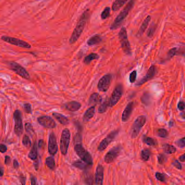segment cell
<instances>
[{"label":"cell","instance_id":"cell-1","mask_svg":"<svg viewBox=\"0 0 185 185\" xmlns=\"http://www.w3.org/2000/svg\"><path fill=\"white\" fill-rule=\"evenodd\" d=\"M90 17V11L87 9L84 11L83 14L81 16L79 21L76 26V28L72 33L71 37L70 39L69 43L70 44H73L76 42L78 41V39L80 38L81 34H82L85 28V25L87 24V20Z\"/></svg>","mask_w":185,"mask_h":185},{"label":"cell","instance_id":"cell-2","mask_svg":"<svg viewBox=\"0 0 185 185\" xmlns=\"http://www.w3.org/2000/svg\"><path fill=\"white\" fill-rule=\"evenodd\" d=\"M135 0H130L128 4L126 5L125 8L120 12V13L118 15H117L113 24L110 26L111 30H115L121 26L123 21L128 15L129 13L134 7L135 4Z\"/></svg>","mask_w":185,"mask_h":185},{"label":"cell","instance_id":"cell-3","mask_svg":"<svg viewBox=\"0 0 185 185\" xmlns=\"http://www.w3.org/2000/svg\"><path fill=\"white\" fill-rule=\"evenodd\" d=\"M118 38L121 43V48L123 52L127 55H131L132 49L130 42H129L127 30L125 27H122L118 33Z\"/></svg>","mask_w":185,"mask_h":185},{"label":"cell","instance_id":"cell-4","mask_svg":"<svg viewBox=\"0 0 185 185\" xmlns=\"http://www.w3.org/2000/svg\"><path fill=\"white\" fill-rule=\"evenodd\" d=\"M75 151L76 154L84 162L87 163L88 165L93 164V160L90 154L84 149L81 143H77L75 146Z\"/></svg>","mask_w":185,"mask_h":185},{"label":"cell","instance_id":"cell-5","mask_svg":"<svg viewBox=\"0 0 185 185\" xmlns=\"http://www.w3.org/2000/svg\"><path fill=\"white\" fill-rule=\"evenodd\" d=\"M71 133L68 128L65 129L61 133L60 139V149L61 154L63 155H66L68 151L69 144L70 142Z\"/></svg>","mask_w":185,"mask_h":185},{"label":"cell","instance_id":"cell-6","mask_svg":"<svg viewBox=\"0 0 185 185\" xmlns=\"http://www.w3.org/2000/svg\"><path fill=\"white\" fill-rule=\"evenodd\" d=\"M14 121V132L18 137L21 136L23 132L22 113L19 110H16L13 113Z\"/></svg>","mask_w":185,"mask_h":185},{"label":"cell","instance_id":"cell-7","mask_svg":"<svg viewBox=\"0 0 185 185\" xmlns=\"http://www.w3.org/2000/svg\"><path fill=\"white\" fill-rule=\"evenodd\" d=\"M146 122V117L145 116H140L136 118L131 129V136L132 139H135L139 135L141 129L143 128Z\"/></svg>","mask_w":185,"mask_h":185},{"label":"cell","instance_id":"cell-8","mask_svg":"<svg viewBox=\"0 0 185 185\" xmlns=\"http://www.w3.org/2000/svg\"><path fill=\"white\" fill-rule=\"evenodd\" d=\"M8 65L11 70L23 78L25 79H30V75L29 73L27 72L25 68L18 63L15 61H11L8 63Z\"/></svg>","mask_w":185,"mask_h":185},{"label":"cell","instance_id":"cell-9","mask_svg":"<svg viewBox=\"0 0 185 185\" xmlns=\"http://www.w3.org/2000/svg\"><path fill=\"white\" fill-rule=\"evenodd\" d=\"M1 39L4 42H6L7 43L13 45L18 46L20 47L25 48V49H28L31 48V46L29 43L25 42V41L21 40L19 39H17V38L4 35V36L1 37Z\"/></svg>","mask_w":185,"mask_h":185},{"label":"cell","instance_id":"cell-10","mask_svg":"<svg viewBox=\"0 0 185 185\" xmlns=\"http://www.w3.org/2000/svg\"><path fill=\"white\" fill-rule=\"evenodd\" d=\"M123 92V88L121 84L118 85L115 88L113 92L111 95V97L109 101V106L113 107L115 106L118 101L120 100Z\"/></svg>","mask_w":185,"mask_h":185},{"label":"cell","instance_id":"cell-11","mask_svg":"<svg viewBox=\"0 0 185 185\" xmlns=\"http://www.w3.org/2000/svg\"><path fill=\"white\" fill-rule=\"evenodd\" d=\"M122 151V147L121 146H117L111 148L109 151H108L105 157L104 161L106 163H110L113 162L115 159H117V157L120 155Z\"/></svg>","mask_w":185,"mask_h":185},{"label":"cell","instance_id":"cell-12","mask_svg":"<svg viewBox=\"0 0 185 185\" xmlns=\"http://www.w3.org/2000/svg\"><path fill=\"white\" fill-rule=\"evenodd\" d=\"M37 121L39 125L45 128L54 129L57 127L56 122L52 117L49 116L38 117Z\"/></svg>","mask_w":185,"mask_h":185},{"label":"cell","instance_id":"cell-13","mask_svg":"<svg viewBox=\"0 0 185 185\" xmlns=\"http://www.w3.org/2000/svg\"><path fill=\"white\" fill-rule=\"evenodd\" d=\"M48 151L49 154L52 156L56 155L58 151L57 138L54 132H51L49 134Z\"/></svg>","mask_w":185,"mask_h":185},{"label":"cell","instance_id":"cell-14","mask_svg":"<svg viewBox=\"0 0 185 185\" xmlns=\"http://www.w3.org/2000/svg\"><path fill=\"white\" fill-rule=\"evenodd\" d=\"M118 134V130H115L110 132L104 139L102 140V142L99 144L98 147V151H104L110 144L111 143V142H112V141L115 139Z\"/></svg>","mask_w":185,"mask_h":185},{"label":"cell","instance_id":"cell-15","mask_svg":"<svg viewBox=\"0 0 185 185\" xmlns=\"http://www.w3.org/2000/svg\"><path fill=\"white\" fill-rule=\"evenodd\" d=\"M112 79V76L110 74H107L99 80L98 83V90L101 92H106L109 88Z\"/></svg>","mask_w":185,"mask_h":185},{"label":"cell","instance_id":"cell-16","mask_svg":"<svg viewBox=\"0 0 185 185\" xmlns=\"http://www.w3.org/2000/svg\"><path fill=\"white\" fill-rule=\"evenodd\" d=\"M156 73H157L156 67L155 65H152L148 70L146 75L144 76L143 78H142L136 84V85L141 86L145 83L148 82L149 80L153 79L155 77Z\"/></svg>","mask_w":185,"mask_h":185},{"label":"cell","instance_id":"cell-17","mask_svg":"<svg viewBox=\"0 0 185 185\" xmlns=\"http://www.w3.org/2000/svg\"><path fill=\"white\" fill-rule=\"evenodd\" d=\"M104 179V168L101 165H98L95 175V184L97 185L103 184Z\"/></svg>","mask_w":185,"mask_h":185},{"label":"cell","instance_id":"cell-18","mask_svg":"<svg viewBox=\"0 0 185 185\" xmlns=\"http://www.w3.org/2000/svg\"><path fill=\"white\" fill-rule=\"evenodd\" d=\"M134 107V102H131L129 103L128 105L125 107V110L122 114V120L123 122H125L128 121L129 118H130L132 113Z\"/></svg>","mask_w":185,"mask_h":185},{"label":"cell","instance_id":"cell-19","mask_svg":"<svg viewBox=\"0 0 185 185\" xmlns=\"http://www.w3.org/2000/svg\"><path fill=\"white\" fill-rule=\"evenodd\" d=\"M102 101V96L98 93H94L91 94L89 99V105L95 106L98 105Z\"/></svg>","mask_w":185,"mask_h":185},{"label":"cell","instance_id":"cell-20","mask_svg":"<svg viewBox=\"0 0 185 185\" xmlns=\"http://www.w3.org/2000/svg\"><path fill=\"white\" fill-rule=\"evenodd\" d=\"M65 108L70 111L75 112L80 109L81 104L76 101L68 102L65 104Z\"/></svg>","mask_w":185,"mask_h":185},{"label":"cell","instance_id":"cell-21","mask_svg":"<svg viewBox=\"0 0 185 185\" xmlns=\"http://www.w3.org/2000/svg\"><path fill=\"white\" fill-rule=\"evenodd\" d=\"M95 113V106H92L90 108H89L86 111V112L84 115L83 121L84 122H87L90 121L92 117L94 116Z\"/></svg>","mask_w":185,"mask_h":185},{"label":"cell","instance_id":"cell-22","mask_svg":"<svg viewBox=\"0 0 185 185\" xmlns=\"http://www.w3.org/2000/svg\"><path fill=\"white\" fill-rule=\"evenodd\" d=\"M53 117H54L57 121L60 124L63 125H67L69 123V120L67 117L61 113H52Z\"/></svg>","mask_w":185,"mask_h":185},{"label":"cell","instance_id":"cell-23","mask_svg":"<svg viewBox=\"0 0 185 185\" xmlns=\"http://www.w3.org/2000/svg\"><path fill=\"white\" fill-rule=\"evenodd\" d=\"M151 16H148L147 17L144 19L143 23H142L141 27H140L139 31L137 33L138 36H142L144 33L145 32V30L147 29L148 26L149 25V23L151 21Z\"/></svg>","mask_w":185,"mask_h":185},{"label":"cell","instance_id":"cell-24","mask_svg":"<svg viewBox=\"0 0 185 185\" xmlns=\"http://www.w3.org/2000/svg\"><path fill=\"white\" fill-rule=\"evenodd\" d=\"M102 41V38L99 35L96 34L92 36L90 38L87 42V45L92 46L98 45Z\"/></svg>","mask_w":185,"mask_h":185},{"label":"cell","instance_id":"cell-25","mask_svg":"<svg viewBox=\"0 0 185 185\" xmlns=\"http://www.w3.org/2000/svg\"><path fill=\"white\" fill-rule=\"evenodd\" d=\"M28 156L30 159L33 161L37 160V159L38 158V147H37V144L36 141L33 144V146L31 148V150L30 151Z\"/></svg>","mask_w":185,"mask_h":185},{"label":"cell","instance_id":"cell-26","mask_svg":"<svg viewBox=\"0 0 185 185\" xmlns=\"http://www.w3.org/2000/svg\"><path fill=\"white\" fill-rule=\"evenodd\" d=\"M128 0H115L114 1L113 6L112 9L113 11H118L122 7H123Z\"/></svg>","mask_w":185,"mask_h":185},{"label":"cell","instance_id":"cell-27","mask_svg":"<svg viewBox=\"0 0 185 185\" xmlns=\"http://www.w3.org/2000/svg\"><path fill=\"white\" fill-rule=\"evenodd\" d=\"M151 95L147 92H144L141 98V102L145 106H149L151 104Z\"/></svg>","mask_w":185,"mask_h":185},{"label":"cell","instance_id":"cell-28","mask_svg":"<svg viewBox=\"0 0 185 185\" xmlns=\"http://www.w3.org/2000/svg\"><path fill=\"white\" fill-rule=\"evenodd\" d=\"M163 149L164 151L168 154H174L177 151V149L173 146L169 144H165L163 146Z\"/></svg>","mask_w":185,"mask_h":185},{"label":"cell","instance_id":"cell-29","mask_svg":"<svg viewBox=\"0 0 185 185\" xmlns=\"http://www.w3.org/2000/svg\"><path fill=\"white\" fill-rule=\"evenodd\" d=\"M99 58V56L96 53H92L88 55L87 56L84 58V63L85 64L89 65L91 63V61L94 60L98 59Z\"/></svg>","mask_w":185,"mask_h":185},{"label":"cell","instance_id":"cell-30","mask_svg":"<svg viewBox=\"0 0 185 185\" xmlns=\"http://www.w3.org/2000/svg\"><path fill=\"white\" fill-rule=\"evenodd\" d=\"M46 166L51 170H54L56 168V163L53 156H49L46 158L45 161Z\"/></svg>","mask_w":185,"mask_h":185},{"label":"cell","instance_id":"cell-31","mask_svg":"<svg viewBox=\"0 0 185 185\" xmlns=\"http://www.w3.org/2000/svg\"><path fill=\"white\" fill-rule=\"evenodd\" d=\"M72 165L73 166L76 167V168H79L80 170H85V169L87 168L88 165H87V163L85 162H83V161H82L80 160H77V161H75V162H73V163L72 164Z\"/></svg>","mask_w":185,"mask_h":185},{"label":"cell","instance_id":"cell-32","mask_svg":"<svg viewBox=\"0 0 185 185\" xmlns=\"http://www.w3.org/2000/svg\"><path fill=\"white\" fill-rule=\"evenodd\" d=\"M141 158L144 161H147L149 160L151 156V151L149 149H144L141 153Z\"/></svg>","mask_w":185,"mask_h":185},{"label":"cell","instance_id":"cell-33","mask_svg":"<svg viewBox=\"0 0 185 185\" xmlns=\"http://www.w3.org/2000/svg\"><path fill=\"white\" fill-rule=\"evenodd\" d=\"M143 141L144 143L147 144V145L151 146H155L157 144V142L156 141L151 138L150 137H147V136H144L143 138Z\"/></svg>","mask_w":185,"mask_h":185},{"label":"cell","instance_id":"cell-34","mask_svg":"<svg viewBox=\"0 0 185 185\" xmlns=\"http://www.w3.org/2000/svg\"><path fill=\"white\" fill-rule=\"evenodd\" d=\"M108 106H109V101L106 100L102 104L99 106L98 108V111L99 113H105L108 109Z\"/></svg>","mask_w":185,"mask_h":185},{"label":"cell","instance_id":"cell-35","mask_svg":"<svg viewBox=\"0 0 185 185\" xmlns=\"http://www.w3.org/2000/svg\"><path fill=\"white\" fill-rule=\"evenodd\" d=\"M110 11H111V9H110V8L109 7H106L104 9V11H102V14H101V18L102 20L107 19L109 16L110 15Z\"/></svg>","mask_w":185,"mask_h":185},{"label":"cell","instance_id":"cell-36","mask_svg":"<svg viewBox=\"0 0 185 185\" xmlns=\"http://www.w3.org/2000/svg\"><path fill=\"white\" fill-rule=\"evenodd\" d=\"M22 143L26 147H30L31 146V141H30V138L29 137V136L27 135H25L23 137V140H22Z\"/></svg>","mask_w":185,"mask_h":185},{"label":"cell","instance_id":"cell-37","mask_svg":"<svg viewBox=\"0 0 185 185\" xmlns=\"http://www.w3.org/2000/svg\"><path fill=\"white\" fill-rule=\"evenodd\" d=\"M157 133H158V135L161 138H166L168 135V132L166 129L163 128L158 129Z\"/></svg>","mask_w":185,"mask_h":185},{"label":"cell","instance_id":"cell-38","mask_svg":"<svg viewBox=\"0 0 185 185\" xmlns=\"http://www.w3.org/2000/svg\"><path fill=\"white\" fill-rule=\"evenodd\" d=\"M25 128L26 132L30 134V135L34 134V131L33 125L30 123H26L25 125Z\"/></svg>","mask_w":185,"mask_h":185},{"label":"cell","instance_id":"cell-39","mask_svg":"<svg viewBox=\"0 0 185 185\" xmlns=\"http://www.w3.org/2000/svg\"><path fill=\"white\" fill-rule=\"evenodd\" d=\"M158 160L159 164L163 165L167 161L166 156L163 154H160L158 156Z\"/></svg>","mask_w":185,"mask_h":185},{"label":"cell","instance_id":"cell-40","mask_svg":"<svg viewBox=\"0 0 185 185\" xmlns=\"http://www.w3.org/2000/svg\"><path fill=\"white\" fill-rule=\"evenodd\" d=\"M156 27L155 25H151V26L149 28L148 32V37L149 38H152L154 34Z\"/></svg>","mask_w":185,"mask_h":185},{"label":"cell","instance_id":"cell-41","mask_svg":"<svg viewBox=\"0 0 185 185\" xmlns=\"http://www.w3.org/2000/svg\"><path fill=\"white\" fill-rule=\"evenodd\" d=\"M155 177H156V178L157 179V180H158L159 181L161 182L166 181V177H165V175L162 173L157 172L155 174Z\"/></svg>","mask_w":185,"mask_h":185},{"label":"cell","instance_id":"cell-42","mask_svg":"<svg viewBox=\"0 0 185 185\" xmlns=\"http://www.w3.org/2000/svg\"><path fill=\"white\" fill-rule=\"evenodd\" d=\"M177 52H178V48H177V47L173 48L169 51V52L168 53V56L170 58H172L175 56V55H177Z\"/></svg>","mask_w":185,"mask_h":185},{"label":"cell","instance_id":"cell-43","mask_svg":"<svg viewBox=\"0 0 185 185\" xmlns=\"http://www.w3.org/2000/svg\"><path fill=\"white\" fill-rule=\"evenodd\" d=\"M136 77H137V71H133L129 76V80L131 83H133L135 82L136 79Z\"/></svg>","mask_w":185,"mask_h":185},{"label":"cell","instance_id":"cell-44","mask_svg":"<svg viewBox=\"0 0 185 185\" xmlns=\"http://www.w3.org/2000/svg\"><path fill=\"white\" fill-rule=\"evenodd\" d=\"M23 109L25 112L27 113H32V106L30 103H25L23 104Z\"/></svg>","mask_w":185,"mask_h":185},{"label":"cell","instance_id":"cell-45","mask_svg":"<svg viewBox=\"0 0 185 185\" xmlns=\"http://www.w3.org/2000/svg\"><path fill=\"white\" fill-rule=\"evenodd\" d=\"M175 144L178 146L179 147L183 148L185 147V137H182L181 139L178 140L176 142Z\"/></svg>","mask_w":185,"mask_h":185},{"label":"cell","instance_id":"cell-46","mask_svg":"<svg viewBox=\"0 0 185 185\" xmlns=\"http://www.w3.org/2000/svg\"><path fill=\"white\" fill-rule=\"evenodd\" d=\"M172 164L175 168H177V169H178V170H182L181 165L180 164V163L178 161V160H174V161L172 162Z\"/></svg>","mask_w":185,"mask_h":185},{"label":"cell","instance_id":"cell-47","mask_svg":"<svg viewBox=\"0 0 185 185\" xmlns=\"http://www.w3.org/2000/svg\"><path fill=\"white\" fill-rule=\"evenodd\" d=\"M19 180L22 185H25L26 181V177L23 174L20 175L19 177Z\"/></svg>","mask_w":185,"mask_h":185},{"label":"cell","instance_id":"cell-48","mask_svg":"<svg viewBox=\"0 0 185 185\" xmlns=\"http://www.w3.org/2000/svg\"><path fill=\"white\" fill-rule=\"evenodd\" d=\"M178 108L180 111H184L185 109V103L183 101H180L178 103Z\"/></svg>","mask_w":185,"mask_h":185},{"label":"cell","instance_id":"cell-49","mask_svg":"<svg viewBox=\"0 0 185 185\" xmlns=\"http://www.w3.org/2000/svg\"><path fill=\"white\" fill-rule=\"evenodd\" d=\"M7 151V146L4 144H0V152L1 153H4Z\"/></svg>","mask_w":185,"mask_h":185},{"label":"cell","instance_id":"cell-50","mask_svg":"<svg viewBox=\"0 0 185 185\" xmlns=\"http://www.w3.org/2000/svg\"><path fill=\"white\" fill-rule=\"evenodd\" d=\"M30 183L32 185H34L37 184V178L32 174L30 175Z\"/></svg>","mask_w":185,"mask_h":185},{"label":"cell","instance_id":"cell-51","mask_svg":"<svg viewBox=\"0 0 185 185\" xmlns=\"http://www.w3.org/2000/svg\"><path fill=\"white\" fill-rule=\"evenodd\" d=\"M11 162V158L10 156L6 155L5 156V158H4V163L5 165H9L10 163Z\"/></svg>","mask_w":185,"mask_h":185},{"label":"cell","instance_id":"cell-52","mask_svg":"<svg viewBox=\"0 0 185 185\" xmlns=\"http://www.w3.org/2000/svg\"><path fill=\"white\" fill-rule=\"evenodd\" d=\"M13 167L15 169H18L19 167V163L16 159L14 160L13 161Z\"/></svg>","mask_w":185,"mask_h":185},{"label":"cell","instance_id":"cell-53","mask_svg":"<svg viewBox=\"0 0 185 185\" xmlns=\"http://www.w3.org/2000/svg\"><path fill=\"white\" fill-rule=\"evenodd\" d=\"M44 140H40L39 141V144H38V146L39 148H42V147H43L44 146Z\"/></svg>","mask_w":185,"mask_h":185},{"label":"cell","instance_id":"cell-54","mask_svg":"<svg viewBox=\"0 0 185 185\" xmlns=\"http://www.w3.org/2000/svg\"><path fill=\"white\" fill-rule=\"evenodd\" d=\"M4 175V169L3 167L0 166V177H3Z\"/></svg>","mask_w":185,"mask_h":185},{"label":"cell","instance_id":"cell-55","mask_svg":"<svg viewBox=\"0 0 185 185\" xmlns=\"http://www.w3.org/2000/svg\"><path fill=\"white\" fill-rule=\"evenodd\" d=\"M179 160L180 161H181V162H185V154H183V155H182L181 156H180V157H179Z\"/></svg>","mask_w":185,"mask_h":185}]
</instances>
